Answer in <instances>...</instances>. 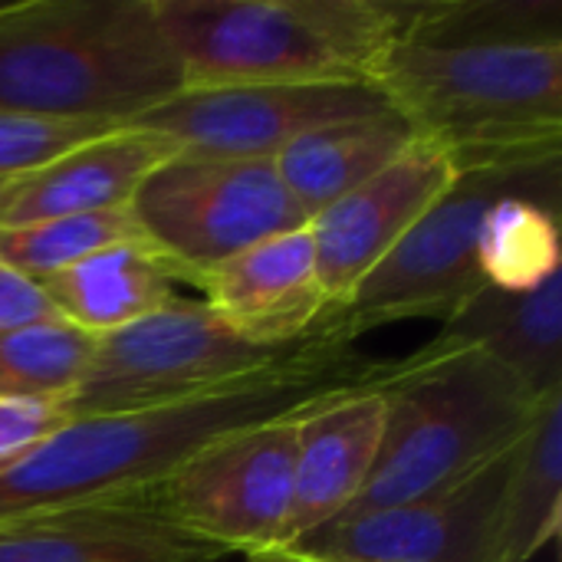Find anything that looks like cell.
<instances>
[{
  "mask_svg": "<svg viewBox=\"0 0 562 562\" xmlns=\"http://www.w3.org/2000/svg\"><path fill=\"white\" fill-rule=\"evenodd\" d=\"M398 369L402 359L366 356L356 339L319 323L286 359L207 395L66 422L23 461L0 471V520L135 497L224 435L306 415L382 385Z\"/></svg>",
  "mask_w": 562,
  "mask_h": 562,
  "instance_id": "obj_1",
  "label": "cell"
},
{
  "mask_svg": "<svg viewBox=\"0 0 562 562\" xmlns=\"http://www.w3.org/2000/svg\"><path fill=\"white\" fill-rule=\"evenodd\" d=\"M375 86L458 175L562 161V36L405 40Z\"/></svg>",
  "mask_w": 562,
  "mask_h": 562,
  "instance_id": "obj_2",
  "label": "cell"
},
{
  "mask_svg": "<svg viewBox=\"0 0 562 562\" xmlns=\"http://www.w3.org/2000/svg\"><path fill=\"white\" fill-rule=\"evenodd\" d=\"M184 92L155 0L0 7V109L125 125Z\"/></svg>",
  "mask_w": 562,
  "mask_h": 562,
  "instance_id": "obj_3",
  "label": "cell"
},
{
  "mask_svg": "<svg viewBox=\"0 0 562 562\" xmlns=\"http://www.w3.org/2000/svg\"><path fill=\"white\" fill-rule=\"evenodd\" d=\"M184 89L372 82L425 3L405 0H155Z\"/></svg>",
  "mask_w": 562,
  "mask_h": 562,
  "instance_id": "obj_4",
  "label": "cell"
},
{
  "mask_svg": "<svg viewBox=\"0 0 562 562\" xmlns=\"http://www.w3.org/2000/svg\"><path fill=\"white\" fill-rule=\"evenodd\" d=\"M553 395H533L484 349L435 336L405 356L402 372L385 385L382 448L342 517L428 501L464 484L517 448Z\"/></svg>",
  "mask_w": 562,
  "mask_h": 562,
  "instance_id": "obj_5",
  "label": "cell"
},
{
  "mask_svg": "<svg viewBox=\"0 0 562 562\" xmlns=\"http://www.w3.org/2000/svg\"><path fill=\"white\" fill-rule=\"evenodd\" d=\"M560 165L461 171L356 293L342 306L326 310L319 323L359 342L366 333L389 323L448 319L484 286L477 244L487 211L514 191L560 194Z\"/></svg>",
  "mask_w": 562,
  "mask_h": 562,
  "instance_id": "obj_6",
  "label": "cell"
},
{
  "mask_svg": "<svg viewBox=\"0 0 562 562\" xmlns=\"http://www.w3.org/2000/svg\"><path fill=\"white\" fill-rule=\"evenodd\" d=\"M303 339L257 346L204 300L175 296L151 316L99 336L82 382L59 412L66 422H76L188 402L286 359Z\"/></svg>",
  "mask_w": 562,
  "mask_h": 562,
  "instance_id": "obj_7",
  "label": "cell"
},
{
  "mask_svg": "<svg viewBox=\"0 0 562 562\" xmlns=\"http://www.w3.org/2000/svg\"><path fill=\"white\" fill-rule=\"evenodd\" d=\"M128 211L145 244L188 283L267 237L306 227L273 161L191 151L158 165Z\"/></svg>",
  "mask_w": 562,
  "mask_h": 562,
  "instance_id": "obj_8",
  "label": "cell"
},
{
  "mask_svg": "<svg viewBox=\"0 0 562 562\" xmlns=\"http://www.w3.org/2000/svg\"><path fill=\"white\" fill-rule=\"evenodd\" d=\"M300 418L290 415L224 435L142 491V497L231 557L263 560L286 537Z\"/></svg>",
  "mask_w": 562,
  "mask_h": 562,
  "instance_id": "obj_9",
  "label": "cell"
},
{
  "mask_svg": "<svg viewBox=\"0 0 562 562\" xmlns=\"http://www.w3.org/2000/svg\"><path fill=\"white\" fill-rule=\"evenodd\" d=\"M520 445L438 497L333 520L257 562H497Z\"/></svg>",
  "mask_w": 562,
  "mask_h": 562,
  "instance_id": "obj_10",
  "label": "cell"
},
{
  "mask_svg": "<svg viewBox=\"0 0 562 562\" xmlns=\"http://www.w3.org/2000/svg\"><path fill=\"white\" fill-rule=\"evenodd\" d=\"M392 105L372 82L356 86H217L184 89L125 128L168 135L191 155L273 161L290 142Z\"/></svg>",
  "mask_w": 562,
  "mask_h": 562,
  "instance_id": "obj_11",
  "label": "cell"
},
{
  "mask_svg": "<svg viewBox=\"0 0 562 562\" xmlns=\"http://www.w3.org/2000/svg\"><path fill=\"white\" fill-rule=\"evenodd\" d=\"M454 178L458 168L451 158L415 135L392 165L306 224L329 310L356 293V286L441 201Z\"/></svg>",
  "mask_w": 562,
  "mask_h": 562,
  "instance_id": "obj_12",
  "label": "cell"
},
{
  "mask_svg": "<svg viewBox=\"0 0 562 562\" xmlns=\"http://www.w3.org/2000/svg\"><path fill=\"white\" fill-rule=\"evenodd\" d=\"M142 494L0 520V562H224Z\"/></svg>",
  "mask_w": 562,
  "mask_h": 562,
  "instance_id": "obj_13",
  "label": "cell"
},
{
  "mask_svg": "<svg viewBox=\"0 0 562 562\" xmlns=\"http://www.w3.org/2000/svg\"><path fill=\"white\" fill-rule=\"evenodd\" d=\"M204 303L257 346L310 336L329 310L306 227L267 237L194 280Z\"/></svg>",
  "mask_w": 562,
  "mask_h": 562,
  "instance_id": "obj_14",
  "label": "cell"
},
{
  "mask_svg": "<svg viewBox=\"0 0 562 562\" xmlns=\"http://www.w3.org/2000/svg\"><path fill=\"white\" fill-rule=\"evenodd\" d=\"M389 382L349 392L300 418L293 504H290L283 547L333 524L362 494L385 435Z\"/></svg>",
  "mask_w": 562,
  "mask_h": 562,
  "instance_id": "obj_15",
  "label": "cell"
},
{
  "mask_svg": "<svg viewBox=\"0 0 562 562\" xmlns=\"http://www.w3.org/2000/svg\"><path fill=\"white\" fill-rule=\"evenodd\" d=\"M178 151L181 145L168 135L125 125L82 142L53 165L13 181L0 207V231L72 214L125 211L138 184Z\"/></svg>",
  "mask_w": 562,
  "mask_h": 562,
  "instance_id": "obj_16",
  "label": "cell"
},
{
  "mask_svg": "<svg viewBox=\"0 0 562 562\" xmlns=\"http://www.w3.org/2000/svg\"><path fill=\"white\" fill-rule=\"evenodd\" d=\"M438 336L484 349L540 398L562 392V273L527 293L484 283L445 319Z\"/></svg>",
  "mask_w": 562,
  "mask_h": 562,
  "instance_id": "obj_17",
  "label": "cell"
},
{
  "mask_svg": "<svg viewBox=\"0 0 562 562\" xmlns=\"http://www.w3.org/2000/svg\"><path fill=\"white\" fill-rule=\"evenodd\" d=\"M412 142L415 132L408 128V122L395 109H389L382 115L316 128L290 142L273 158V165L286 194L310 224L329 204L392 165Z\"/></svg>",
  "mask_w": 562,
  "mask_h": 562,
  "instance_id": "obj_18",
  "label": "cell"
},
{
  "mask_svg": "<svg viewBox=\"0 0 562 562\" xmlns=\"http://www.w3.org/2000/svg\"><path fill=\"white\" fill-rule=\"evenodd\" d=\"M59 319L92 333H119L165 303L175 293V273L148 244H125L102 250L63 273L40 280Z\"/></svg>",
  "mask_w": 562,
  "mask_h": 562,
  "instance_id": "obj_19",
  "label": "cell"
},
{
  "mask_svg": "<svg viewBox=\"0 0 562 562\" xmlns=\"http://www.w3.org/2000/svg\"><path fill=\"white\" fill-rule=\"evenodd\" d=\"M562 392L553 395L517 451L504 494L497 562H530L560 537Z\"/></svg>",
  "mask_w": 562,
  "mask_h": 562,
  "instance_id": "obj_20",
  "label": "cell"
},
{
  "mask_svg": "<svg viewBox=\"0 0 562 562\" xmlns=\"http://www.w3.org/2000/svg\"><path fill=\"white\" fill-rule=\"evenodd\" d=\"M477 260L487 286L527 293L560 273V194H504L481 224Z\"/></svg>",
  "mask_w": 562,
  "mask_h": 562,
  "instance_id": "obj_21",
  "label": "cell"
},
{
  "mask_svg": "<svg viewBox=\"0 0 562 562\" xmlns=\"http://www.w3.org/2000/svg\"><path fill=\"white\" fill-rule=\"evenodd\" d=\"M99 336L46 319L0 333V398L63 405L82 382Z\"/></svg>",
  "mask_w": 562,
  "mask_h": 562,
  "instance_id": "obj_22",
  "label": "cell"
},
{
  "mask_svg": "<svg viewBox=\"0 0 562 562\" xmlns=\"http://www.w3.org/2000/svg\"><path fill=\"white\" fill-rule=\"evenodd\" d=\"M125 244H145L132 211H95L0 231V260L40 283Z\"/></svg>",
  "mask_w": 562,
  "mask_h": 562,
  "instance_id": "obj_23",
  "label": "cell"
},
{
  "mask_svg": "<svg viewBox=\"0 0 562 562\" xmlns=\"http://www.w3.org/2000/svg\"><path fill=\"white\" fill-rule=\"evenodd\" d=\"M122 125L92 119H53L0 109V181H20L82 142L109 135Z\"/></svg>",
  "mask_w": 562,
  "mask_h": 562,
  "instance_id": "obj_24",
  "label": "cell"
},
{
  "mask_svg": "<svg viewBox=\"0 0 562 562\" xmlns=\"http://www.w3.org/2000/svg\"><path fill=\"white\" fill-rule=\"evenodd\" d=\"M63 425L66 418L56 405L0 398V471L23 461L36 445H43Z\"/></svg>",
  "mask_w": 562,
  "mask_h": 562,
  "instance_id": "obj_25",
  "label": "cell"
},
{
  "mask_svg": "<svg viewBox=\"0 0 562 562\" xmlns=\"http://www.w3.org/2000/svg\"><path fill=\"white\" fill-rule=\"evenodd\" d=\"M46 319H59V313L53 310L43 286L0 260V333Z\"/></svg>",
  "mask_w": 562,
  "mask_h": 562,
  "instance_id": "obj_26",
  "label": "cell"
},
{
  "mask_svg": "<svg viewBox=\"0 0 562 562\" xmlns=\"http://www.w3.org/2000/svg\"><path fill=\"white\" fill-rule=\"evenodd\" d=\"M10 188H13V181H0V207H3V201L10 194Z\"/></svg>",
  "mask_w": 562,
  "mask_h": 562,
  "instance_id": "obj_27",
  "label": "cell"
},
{
  "mask_svg": "<svg viewBox=\"0 0 562 562\" xmlns=\"http://www.w3.org/2000/svg\"><path fill=\"white\" fill-rule=\"evenodd\" d=\"M0 7H3V3H0Z\"/></svg>",
  "mask_w": 562,
  "mask_h": 562,
  "instance_id": "obj_28",
  "label": "cell"
}]
</instances>
